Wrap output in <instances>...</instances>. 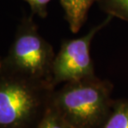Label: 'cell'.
<instances>
[{
	"label": "cell",
	"instance_id": "52a82bcc",
	"mask_svg": "<svg viewBox=\"0 0 128 128\" xmlns=\"http://www.w3.org/2000/svg\"><path fill=\"white\" fill-rule=\"evenodd\" d=\"M101 9L109 16L128 22V0H97Z\"/></svg>",
	"mask_w": 128,
	"mask_h": 128
},
{
	"label": "cell",
	"instance_id": "7a4b0ae2",
	"mask_svg": "<svg viewBox=\"0 0 128 128\" xmlns=\"http://www.w3.org/2000/svg\"><path fill=\"white\" fill-rule=\"evenodd\" d=\"M54 86L0 67V128H26L40 120Z\"/></svg>",
	"mask_w": 128,
	"mask_h": 128
},
{
	"label": "cell",
	"instance_id": "8992f818",
	"mask_svg": "<svg viewBox=\"0 0 128 128\" xmlns=\"http://www.w3.org/2000/svg\"><path fill=\"white\" fill-rule=\"evenodd\" d=\"M104 128H128V99L114 101Z\"/></svg>",
	"mask_w": 128,
	"mask_h": 128
},
{
	"label": "cell",
	"instance_id": "3957f363",
	"mask_svg": "<svg viewBox=\"0 0 128 128\" xmlns=\"http://www.w3.org/2000/svg\"><path fill=\"white\" fill-rule=\"evenodd\" d=\"M55 56L52 46L39 33L32 18H24L2 66L25 77L51 84Z\"/></svg>",
	"mask_w": 128,
	"mask_h": 128
},
{
	"label": "cell",
	"instance_id": "30bf717a",
	"mask_svg": "<svg viewBox=\"0 0 128 128\" xmlns=\"http://www.w3.org/2000/svg\"><path fill=\"white\" fill-rule=\"evenodd\" d=\"M1 64H2V60H0V67H1Z\"/></svg>",
	"mask_w": 128,
	"mask_h": 128
},
{
	"label": "cell",
	"instance_id": "9c48e42d",
	"mask_svg": "<svg viewBox=\"0 0 128 128\" xmlns=\"http://www.w3.org/2000/svg\"><path fill=\"white\" fill-rule=\"evenodd\" d=\"M30 5L33 14L40 18H46L47 15V6L51 0H24Z\"/></svg>",
	"mask_w": 128,
	"mask_h": 128
},
{
	"label": "cell",
	"instance_id": "ba28073f",
	"mask_svg": "<svg viewBox=\"0 0 128 128\" xmlns=\"http://www.w3.org/2000/svg\"><path fill=\"white\" fill-rule=\"evenodd\" d=\"M36 128H71L50 104L37 122Z\"/></svg>",
	"mask_w": 128,
	"mask_h": 128
},
{
	"label": "cell",
	"instance_id": "277c9868",
	"mask_svg": "<svg viewBox=\"0 0 128 128\" xmlns=\"http://www.w3.org/2000/svg\"><path fill=\"white\" fill-rule=\"evenodd\" d=\"M112 18L109 16L84 36L63 42L52 64L51 84L54 87L61 83L71 82L95 75L90 56L91 43L98 32L109 23Z\"/></svg>",
	"mask_w": 128,
	"mask_h": 128
},
{
	"label": "cell",
	"instance_id": "5b68a950",
	"mask_svg": "<svg viewBox=\"0 0 128 128\" xmlns=\"http://www.w3.org/2000/svg\"><path fill=\"white\" fill-rule=\"evenodd\" d=\"M95 1L97 0H60L73 33L78 32L83 26L88 11Z\"/></svg>",
	"mask_w": 128,
	"mask_h": 128
},
{
	"label": "cell",
	"instance_id": "6da1fadb",
	"mask_svg": "<svg viewBox=\"0 0 128 128\" xmlns=\"http://www.w3.org/2000/svg\"><path fill=\"white\" fill-rule=\"evenodd\" d=\"M111 84L94 75L64 83L53 92L50 104L71 128H96L111 112Z\"/></svg>",
	"mask_w": 128,
	"mask_h": 128
}]
</instances>
